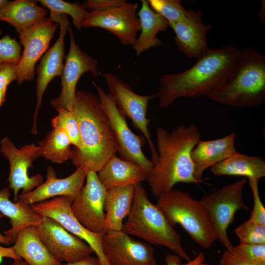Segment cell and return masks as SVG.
<instances>
[{
	"label": "cell",
	"instance_id": "obj_1",
	"mask_svg": "<svg viewBox=\"0 0 265 265\" xmlns=\"http://www.w3.org/2000/svg\"><path fill=\"white\" fill-rule=\"evenodd\" d=\"M240 55V49L233 45L209 48L190 68L161 76L156 93L159 107H167L181 98L207 97L230 78Z\"/></svg>",
	"mask_w": 265,
	"mask_h": 265
},
{
	"label": "cell",
	"instance_id": "obj_2",
	"mask_svg": "<svg viewBox=\"0 0 265 265\" xmlns=\"http://www.w3.org/2000/svg\"><path fill=\"white\" fill-rule=\"evenodd\" d=\"M201 137L197 126L180 125L171 132L161 127L156 131L158 159L147 174L152 194L160 198L178 183L198 184L194 177L191 153Z\"/></svg>",
	"mask_w": 265,
	"mask_h": 265
},
{
	"label": "cell",
	"instance_id": "obj_3",
	"mask_svg": "<svg viewBox=\"0 0 265 265\" xmlns=\"http://www.w3.org/2000/svg\"><path fill=\"white\" fill-rule=\"evenodd\" d=\"M70 112L77 120L81 139L80 149H72L70 159L77 168L97 173L117 153L107 115L98 97L83 90L76 91Z\"/></svg>",
	"mask_w": 265,
	"mask_h": 265
},
{
	"label": "cell",
	"instance_id": "obj_4",
	"mask_svg": "<svg viewBox=\"0 0 265 265\" xmlns=\"http://www.w3.org/2000/svg\"><path fill=\"white\" fill-rule=\"evenodd\" d=\"M207 97L221 105L251 107L265 101V56L251 47L240 49L230 78Z\"/></svg>",
	"mask_w": 265,
	"mask_h": 265
},
{
	"label": "cell",
	"instance_id": "obj_5",
	"mask_svg": "<svg viewBox=\"0 0 265 265\" xmlns=\"http://www.w3.org/2000/svg\"><path fill=\"white\" fill-rule=\"evenodd\" d=\"M122 231L147 242L164 246L187 262L191 259L181 244V235L170 225L156 205L147 197L140 183L135 185L131 211Z\"/></svg>",
	"mask_w": 265,
	"mask_h": 265
},
{
	"label": "cell",
	"instance_id": "obj_6",
	"mask_svg": "<svg viewBox=\"0 0 265 265\" xmlns=\"http://www.w3.org/2000/svg\"><path fill=\"white\" fill-rule=\"evenodd\" d=\"M156 205L170 225L180 224L203 248L210 247L217 239L202 202L192 198L188 192L172 189L159 198Z\"/></svg>",
	"mask_w": 265,
	"mask_h": 265
},
{
	"label": "cell",
	"instance_id": "obj_7",
	"mask_svg": "<svg viewBox=\"0 0 265 265\" xmlns=\"http://www.w3.org/2000/svg\"><path fill=\"white\" fill-rule=\"evenodd\" d=\"M242 178L226 184L219 189L213 188L212 192L204 194L200 200L205 207L217 239L230 250L234 247L227 234L238 210H249L243 202L242 190L246 183Z\"/></svg>",
	"mask_w": 265,
	"mask_h": 265
},
{
	"label": "cell",
	"instance_id": "obj_8",
	"mask_svg": "<svg viewBox=\"0 0 265 265\" xmlns=\"http://www.w3.org/2000/svg\"><path fill=\"white\" fill-rule=\"evenodd\" d=\"M98 95L101 105L108 117L114 133L120 158L142 166L147 174L154 164L147 158L142 150L146 139L143 135L134 134L129 128L126 118L119 110L114 100L102 87L92 81Z\"/></svg>",
	"mask_w": 265,
	"mask_h": 265
},
{
	"label": "cell",
	"instance_id": "obj_9",
	"mask_svg": "<svg viewBox=\"0 0 265 265\" xmlns=\"http://www.w3.org/2000/svg\"><path fill=\"white\" fill-rule=\"evenodd\" d=\"M99 74L106 80L109 93L113 98L120 112L126 118H129L136 129L139 130L145 137L150 147L151 160L155 163L158 159V153L149 131L151 119L147 118L149 102L157 97L155 93L142 95L132 90L130 84L124 82L115 75L108 72Z\"/></svg>",
	"mask_w": 265,
	"mask_h": 265
},
{
	"label": "cell",
	"instance_id": "obj_10",
	"mask_svg": "<svg viewBox=\"0 0 265 265\" xmlns=\"http://www.w3.org/2000/svg\"><path fill=\"white\" fill-rule=\"evenodd\" d=\"M0 151L8 160L9 174L8 178L9 187L13 190L14 202L18 201V192L28 193L43 183L40 174L29 177L28 169L32 168L33 161L40 156L39 148L33 143L17 148L7 136L0 141Z\"/></svg>",
	"mask_w": 265,
	"mask_h": 265
},
{
	"label": "cell",
	"instance_id": "obj_11",
	"mask_svg": "<svg viewBox=\"0 0 265 265\" xmlns=\"http://www.w3.org/2000/svg\"><path fill=\"white\" fill-rule=\"evenodd\" d=\"M72 202L69 197L60 196L34 204L31 207L37 213L54 219L69 233L86 242L96 253L102 265H110L103 248L105 232H91L83 226L72 212Z\"/></svg>",
	"mask_w": 265,
	"mask_h": 265
},
{
	"label": "cell",
	"instance_id": "obj_12",
	"mask_svg": "<svg viewBox=\"0 0 265 265\" xmlns=\"http://www.w3.org/2000/svg\"><path fill=\"white\" fill-rule=\"evenodd\" d=\"M138 8V3L127 1L106 10L88 11L81 26L104 28L114 35L123 45H133L140 31Z\"/></svg>",
	"mask_w": 265,
	"mask_h": 265
},
{
	"label": "cell",
	"instance_id": "obj_13",
	"mask_svg": "<svg viewBox=\"0 0 265 265\" xmlns=\"http://www.w3.org/2000/svg\"><path fill=\"white\" fill-rule=\"evenodd\" d=\"M68 31L70 36V49L60 76L61 90L59 96L51 102L57 111L62 109L71 111L76 93V86L83 74L88 72L94 76L99 74L98 61L83 51L76 43L70 26Z\"/></svg>",
	"mask_w": 265,
	"mask_h": 265
},
{
	"label": "cell",
	"instance_id": "obj_14",
	"mask_svg": "<svg viewBox=\"0 0 265 265\" xmlns=\"http://www.w3.org/2000/svg\"><path fill=\"white\" fill-rule=\"evenodd\" d=\"M58 25L50 17L45 18L18 34L24 50L17 65L18 84L34 79L36 63L47 51Z\"/></svg>",
	"mask_w": 265,
	"mask_h": 265
},
{
	"label": "cell",
	"instance_id": "obj_15",
	"mask_svg": "<svg viewBox=\"0 0 265 265\" xmlns=\"http://www.w3.org/2000/svg\"><path fill=\"white\" fill-rule=\"evenodd\" d=\"M36 227L49 252L60 263L76 262L94 252L86 242L69 233L52 218L43 217Z\"/></svg>",
	"mask_w": 265,
	"mask_h": 265
},
{
	"label": "cell",
	"instance_id": "obj_16",
	"mask_svg": "<svg viewBox=\"0 0 265 265\" xmlns=\"http://www.w3.org/2000/svg\"><path fill=\"white\" fill-rule=\"evenodd\" d=\"M106 189L97 172L88 170L86 183L73 201L72 212L80 222L93 233L105 232L104 202Z\"/></svg>",
	"mask_w": 265,
	"mask_h": 265
},
{
	"label": "cell",
	"instance_id": "obj_17",
	"mask_svg": "<svg viewBox=\"0 0 265 265\" xmlns=\"http://www.w3.org/2000/svg\"><path fill=\"white\" fill-rule=\"evenodd\" d=\"M60 26V32L54 44L42 56L36 69V105L33 116L32 132L37 133V117L41 106L44 93L51 80L56 76H61L63 60L66 57L64 52L65 39L70 27L68 16L62 14L50 17Z\"/></svg>",
	"mask_w": 265,
	"mask_h": 265
},
{
	"label": "cell",
	"instance_id": "obj_18",
	"mask_svg": "<svg viewBox=\"0 0 265 265\" xmlns=\"http://www.w3.org/2000/svg\"><path fill=\"white\" fill-rule=\"evenodd\" d=\"M102 244L110 265H156L152 246L122 230L105 232Z\"/></svg>",
	"mask_w": 265,
	"mask_h": 265
},
{
	"label": "cell",
	"instance_id": "obj_19",
	"mask_svg": "<svg viewBox=\"0 0 265 265\" xmlns=\"http://www.w3.org/2000/svg\"><path fill=\"white\" fill-rule=\"evenodd\" d=\"M202 16V11L189 8L184 20L169 23L175 34L174 42L177 49L189 58L198 59L209 49L206 35L212 26L204 24Z\"/></svg>",
	"mask_w": 265,
	"mask_h": 265
},
{
	"label": "cell",
	"instance_id": "obj_20",
	"mask_svg": "<svg viewBox=\"0 0 265 265\" xmlns=\"http://www.w3.org/2000/svg\"><path fill=\"white\" fill-rule=\"evenodd\" d=\"M88 170L81 167L67 177L58 178L54 168L48 166L45 182L28 193L19 194L18 199L30 206L54 197L67 196L73 201L83 186Z\"/></svg>",
	"mask_w": 265,
	"mask_h": 265
},
{
	"label": "cell",
	"instance_id": "obj_21",
	"mask_svg": "<svg viewBox=\"0 0 265 265\" xmlns=\"http://www.w3.org/2000/svg\"><path fill=\"white\" fill-rule=\"evenodd\" d=\"M235 139L233 132L215 139L200 140L191 153L194 178L203 182L202 177L207 168L236 154Z\"/></svg>",
	"mask_w": 265,
	"mask_h": 265
},
{
	"label": "cell",
	"instance_id": "obj_22",
	"mask_svg": "<svg viewBox=\"0 0 265 265\" xmlns=\"http://www.w3.org/2000/svg\"><path fill=\"white\" fill-rule=\"evenodd\" d=\"M106 190L121 186L135 185L147 180V172L140 165L112 156L97 173Z\"/></svg>",
	"mask_w": 265,
	"mask_h": 265
},
{
	"label": "cell",
	"instance_id": "obj_23",
	"mask_svg": "<svg viewBox=\"0 0 265 265\" xmlns=\"http://www.w3.org/2000/svg\"><path fill=\"white\" fill-rule=\"evenodd\" d=\"M10 196L8 188L0 190V212L9 218L11 225L3 234L14 243L21 230L29 226H37L42 221L43 216L37 213L31 206L20 199L16 202H12Z\"/></svg>",
	"mask_w": 265,
	"mask_h": 265
},
{
	"label": "cell",
	"instance_id": "obj_24",
	"mask_svg": "<svg viewBox=\"0 0 265 265\" xmlns=\"http://www.w3.org/2000/svg\"><path fill=\"white\" fill-rule=\"evenodd\" d=\"M135 185L106 190L104 202L105 232L122 231L123 219L130 213L134 198Z\"/></svg>",
	"mask_w": 265,
	"mask_h": 265
},
{
	"label": "cell",
	"instance_id": "obj_25",
	"mask_svg": "<svg viewBox=\"0 0 265 265\" xmlns=\"http://www.w3.org/2000/svg\"><path fill=\"white\" fill-rule=\"evenodd\" d=\"M13 249L17 255L28 265H62L49 252L35 226H29L18 233Z\"/></svg>",
	"mask_w": 265,
	"mask_h": 265
},
{
	"label": "cell",
	"instance_id": "obj_26",
	"mask_svg": "<svg viewBox=\"0 0 265 265\" xmlns=\"http://www.w3.org/2000/svg\"><path fill=\"white\" fill-rule=\"evenodd\" d=\"M137 15L140 22V33L133 43V49L136 56L151 48L163 45L157 34L164 31L169 26L168 22L150 7L148 0H141Z\"/></svg>",
	"mask_w": 265,
	"mask_h": 265
},
{
	"label": "cell",
	"instance_id": "obj_27",
	"mask_svg": "<svg viewBox=\"0 0 265 265\" xmlns=\"http://www.w3.org/2000/svg\"><path fill=\"white\" fill-rule=\"evenodd\" d=\"M48 10L39 6L36 0L8 1L0 9V21L15 28L18 34L46 18Z\"/></svg>",
	"mask_w": 265,
	"mask_h": 265
},
{
	"label": "cell",
	"instance_id": "obj_28",
	"mask_svg": "<svg viewBox=\"0 0 265 265\" xmlns=\"http://www.w3.org/2000/svg\"><path fill=\"white\" fill-rule=\"evenodd\" d=\"M216 176H243L258 181L265 176V162L259 157L238 152L234 156L211 167Z\"/></svg>",
	"mask_w": 265,
	"mask_h": 265
},
{
	"label": "cell",
	"instance_id": "obj_29",
	"mask_svg": "<svg viewBox=\"0 0 265 265\" xmlns=\"http://www.w3.org/2000/svg\"><path fill=\"white\" fill-rule=\"evenodd\" d=\"M71 144L63 130L53 128L45 139L38 143L40 156L52 162L62 163L71 158Z\"/></svg>",
	"mask_w": 265,
	"mask_h": 265
},
{
	"label": "cell",
	"instance_id": "obj_30",
	"mask_svg": "<svg viewBox=\"0 0 265 265\" xmlns=\"http://www.w3.org/2000/svg\"><path fill=\"white\" fill-rule=\"evenodd\" d=\"M241 262L265 265V244L240 243L232 249L223 252L219 260V264L236 265Z\"/></svg>",
	"mask_w": 265,
	"mask_h": 265
},
{
	"label": "cell",
	"instance_id": "obj_31",
	"mask_svg": "<svg viewBox=\"0 0 265 265\" xmlns=\"http://www.w3.org/2000/svg\"><path fill=\"white\" fill-rule=\"evenodd\" d=\"M42 6L50 10V17L65 14L70 15L76 29L80 31L82 21L88 11L78 2L74 3L62 0H39Z\"/></svg>",
	"mask_w": 265,
	"mask_h": 265
},
{
	"label": "cell",
	"instance_id": "obj_32",
	"mask_svg": "<svg viewBox=\"0 0 265 265\" xmlns=\"http://www.w3.org/2000/svg\"><path fill=\"white\" fill-rule=\"evenodd\" d=\"M148 3L156 13L168 23H175L184 20L187 16L186 9L179 0H148Z\"/></svg>",
	"mask_w": 265,
	"mask_h": 265
},
{
	"label": "cell",
	"instance_id": "obj_33",
	"mask_svg": "<svg viewBox=\"0 0 265 265\" xmlns=\"http://www.w3.org/2000/svg\"><path fill=\"white\" fill-rule=\"evenodd\" d=\"M58 114L52 119L53 128L63 130L68 136L74 148L80 149L81 139L78 123L74 115L68 110H57Z\"/></svg>",
	"mask_w": 265,
	"mask_h": 265
},
{
	"label": "cell",
	"instance_id": "obj_34",
	"mask_svg": "<svg viewBox=\"0 0 265 265\" xmlns=\"http://www.w3.org/2000/svg\"><path fill=\"white\" fill-rule=\"evenodd\" d=\"M240 243L265 244V226L247 220L235 230Z\"/></svg>",
	"mask_w": 265,
	"mask_h": 265
},
{
	"label": "cell",
	"instance_id": "obj_35",
	"mask_svg": "<svg viewBox=\"0 0 265 265\" xmlns=\"http://www.w3.org/2000/svg\"><path fill=\"white\" fill-rule=\"evenodd\" d=\"M22 46L15 38L6 35L0 39V68L6 64H18Z\"/></svg>",
	"mask_w": 265,
	"mask_h": 265
},
{
	"label": "cell",
	"instance_id": "obj_36",
	"mask_svg": "<svg viewBox=\"0 0 265 265\" xmlns=\"http://www.w3.org/2000/svg\"><path fill=\"white\" fill-rule=\"evenodd\" d=\"M248 182L253 194L254 205L251 216L248 220L265 226V208L259 195V181L255 179H249Z\"/></svg>",
	"mask_w": 265,
	"mask_h": 265
},
{
	"label": "cell",
	"instance_id": "obj_37",
	"mask_svg": "<svg viewBox=\"0 0 265 265\" xmlns=\"http://www.w3.org/2000/svg\"><path fill=\"white\" fill-rule=\"evenodd\" d=\"M126 1L125 0H88L81 5L87 11H104L119 6Z\"/></svg>",
	"mask_w": 265,
	"mask_h": 265
},
{
	"label": "cell",
	"instance_id": "obj_38",
	"mask_svg": "<svg viewBox=\"0 0 265 265\" xmlns=\"http://www.w3.org/2000/svg\"><path fill=\"white\" fill-rule=\"evenodd\" d=\"M17 65L6 64L0 68V90L17 79Z\"/></svg>",
	"mask_w": 265,
	"mask_h": 265
},
{
	"label": "cell",
	"instance_id": "obj_39",
	"mask_svg": "<svg viewBox=\"0 0 265 265\" xmlns=\"http://www.w3.org/2000/svg\"><path fill=\"white\" fill-rule=\"evenodd\" d=\"M205 260L203 252L199 253L193 260L185 264H181L180 257L178 255H167L165 257L166 265H198L201 264Z\"/></svg>",
	"mask_w": 265,
	"mask_h": 265
},
{
	"label": "cell",
	"instance_id": "obj_40",
	"mask_svg": "<svg viewBox=\"0 0 265 265\" xmlns=\"http://www.w3.org/2000/svg\"><path fill=\"white\" fill-rule=\"evenodd\" d=\"M62 265H102L100 261L97 258H95L91 255L88 256L81 260L67 263Z\"/></svg>",
	"mask_w": 265,
	"mask_h": 265
},
{
	"label": "cell",
	"instance_id": "obj_41",
	"mask_svg": "<svg viewBox=\"0 0 265 265\" xmlns=\"http://www.w3.org/2000/svg\"><path fill=\"white\" fill-rule=\"evenodd\" d=\"M3 258H10L13 260L21 259L16 254L13 246L4 247L0 245V263Z\"/></svg>",
	"mask_w": 265,
	"mask_h": 265
},
{
	"label": "cell",
	"instance_id": "obj_42",
	"mask_svg": "<svg viewBox=\"0 0 265 265\" xmlns=\"http://www.w3.org/2000/svg\"><path fill=\"white\" fill-rule=\"evenodd\" d=\"M4 217V215L0 212V219ZM0 243H3L6 245L10 244L12 243V241L5 237L4 235H2L0 232Z\"/></svg>",
	"mask_w": 265,
	"mask_h": 265
},
{
	"label": "cell",
	"instance_id": "obj_43",
	"mask_svg": "<svg viewBox=\"0 0 265 265\" xmlns=\"http://www.w3.org/2000/svg\"><path fill=\"white\" fill-rule=\"evenodd\" d=\"M7 88L0 90V108L5 100Z\"/></svg>",
	"mask_w": 265,
	"mask_h": 265
},
{
	"label": "cell",
	"instance_id": "obj_44",
	"mask_svg": "<svg viewBox=\"0 0 265 265\" xmlns=\"http://www.w3.org/2000/svg\"><path fill=\"white\" fill-rule=\"evenodd\" d=\"M10 265H28V264L22 259H15Z\"/></svg>",
	"mask_w": 265,
	"mask_h": 265
},
{
	"label": "cell",
	"instance_id": "obj_45",
	"mask_svg": "<svg viewBox=\"0 0 265 265\" xmlns=\"http://www.w3.org/2000/svg\"><path fill=\"white\" fill-rule=\"evenodd\" d=\"M258 264H253L248 262H241L237 264L236 265H257Z\"/></svg>",
	"mask_w": 265,
	"mask_h": 265
},
{
	"label": "cell",
	"instance_id": "obj_46",
	"mask_svg": "<svg viewBox=\"0 0 265 265\" xmlns=\"http://www.w3.org/2000/svg\"><path fill=\"white\" fill-rule=\"evenodd\" d=\"M7 2L6 0H0V9ZM1 34V31L0 28V35Z\"/></svg>",
	"mask_w": 265,
	"mask_h": 265
},
{
	"label": "cell",
	"instance_id": "obj_47",
	"mask_svg": "<svg viewBox=\"0 0 265 265\" xmlns=\"http://www.w3.org/2000/svg\"><path fill=\"white\" fill-rule=\"evenodd\" d=\"M257 265H259V264H258Z\"/></svg>",
	"mask_w": 265,
	"mask_h": 265
},
{
	"label": "cell",
	"instance_id": "obj_48",
	"mask_svg": "<svg viewBox=\"0 0 265 265\" xmlns=\"http://www.w3.org/2000/svg\"><path fill=\"white\" fill-rule=\"evenodd\" d=\"M202 265H205L202 264Z\"/></svg>",
	"mask_w": 265,
	"mask_h": 265
}]
</instances>
